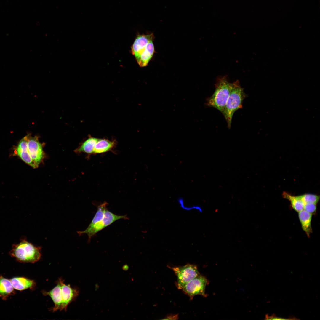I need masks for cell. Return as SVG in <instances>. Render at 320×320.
Listing matches in <instances>:
<instances>
[{
	"instance_id": "9c48e42d",
	"label": "cell",
	"mask_w": 320,
	"mask_h": 320,
	"mask_svg": "<svg viewBox=\"0 0 320 320\" xmlns=\"http://www.w3.org/2000/svg\"><path fill=\"white\" fill-rule=\"evenodd\" d=\"M28 136L29 135H27L20 141L14 152L25 163L33 168H37L32 160L28 151Z\"/></svg>"
},
{
	"instance_id": "7c38bea8",
	"label": "cell",
	"mask_w": 320,
	"mask_h": 320,
	"mask_svg": "<svg viewBox=\"0 0 320 320\" xmlns=\"http://www.w3.org/2000/svg\"><path fill=\"white\" fill-rule=\"evenodd\" d=\"M10 280L14 289L19 291L33 288L36 285L33 280L24 277H15Z\"/></svg>"
},
{
	"instance_id": "ac0fdd59",
	"label": "cell",
	"mask_w": 320,
	"mask_h": 320,
	"mask_svg": "<svg viewBox=\"0 0 320 320\" xmlns=\"http://www.w3.org/2000/svg\"><path fill=\"white\" fill-rule=\"evenodd\" d=\"M299 196L304 204L313 203L316 204L320 199L319 196L311 194H306Z\"/></svg>"
},
{
	"instance_id": "277c9868",
	"label": "cell",
	"mask_w": 320,
	"mask_h": 320,
	"mask_svg": "<svg viewBox=\"0 0 320 320\" xmlns=\"http://www.w3.org/2000/svg\"><path fill=\"white\" fill-rule=\"evenodd\" d=\"M172 268L177 276L176 285L179 289H181L189 281L200 275L197 266L194 265L188 264Z\"/></svg>"
},
{
	"instance_id": "44dd1931",
	"label": "cell",
	"mask_w": 320,
	"mask_h": 320,
	"mask_svg": "<svg viewBox=\"0 0 320 320\" xmlns=\"http://www.w3.org/2000/svg\"><path fill=\"white\" fill-rule=\"evenodd\" d=\"M166 318L163 319H177L178 318V315H171L167 316Z\"/></svg>"
},
{
	"instance_id": "d6986e66",
	"label": "cell",
	"mask_w": 320,
	"mask_h": 320,
	"mask_svg": "<svg viewBox=\"0 0 320 320\" xmlns=\"http://www.w3.org/2000/svg\"><path fill=\"white\" fill-rule=\"evenodd\" d=\"M316 208V204L313 203H306L304 204L303 209L312 214L315 213Z\"/></svg>"
},
{
	"instance_id": "ba28073f",
	"label": "cell",
	"mask_w": 320,
	"mask_h": 320,
	"mask_svg": "<svg viewBox=\"0 0 320 320\" xmlns=\"http://www.w3.org/2000/svg\"><path fill=\"white\" fill-rule=\"evenodd\" d=\"M153 33L144 35H138L131 47V52L137 59L144 50L148 43L151 40L154 39Z\"/></svg>"
},
{
	"instance_id": "3957f363",
	"label": "cell",
	"mask_w": 320,
	"mask_h": 320,
	"mask_svg": "<svg viewBox=\"0 0 320 320\" xmlns=\"http://www.w3.org/2000/svg\"><path fill=\"white\" fill-rule=\"evenodd\" d=\"M231 90L225 107L222 114L227 122L228 127L230 128L233 115L239 109L242 108L243 100L247 97L244 88L241 86L239 81L234 82Z\"/></svg>"
},
{
	"instance_id": "5bb4252c",
	"label": "cell",
	"mask_w": 320,
	"mask_h": 320,
	"mask_svg": "<svg viewBox=\"0 0 320 320\" xmlns=\"http://www.w3.org/2000/svg\"><path fill=\"white\" fill-rule=\"evenodd\" d=\"M312 215V214L304 209L298 212L299 218L302 228L308 237H310L312 232L311 226Z\"/></svg>"
},
{
	"instance_id": "e0dca14e",
	"label": "cell",
	"mask_w": 320,
	"mask_h": 320,
	"mask_svg": "<svg viewBox=\"0 0 320 320\" xmlns=\"http://www.w3.org/2000/svg\"><path fill=\"white\" fill-rule=\"evenodd\" d=\"M282 195L284 198L289 200L292 207L295 211L299 212L303 209L304 204L299 196H293L286 192H284Z\"/></svg>"
},
{
	"instance_id": "8fae6325",
	"label": "cell",
	"mask_w": 320,
	"mask_h": 320,
	"mask_svg": "<svg viewBox=\"0 0 320 320\" xmlns=\"http://www.w3.org/2000/svg\"><path fill=\"white\" fill-rule=\"evenodd\" d=\"M153 40L152 39L149 41L144 51L136 60L138 64L140 67L146 66L153 55L155 52Z\"/></svg>"
},
{
	"instance_id": "2e32d148",
	"label": "cell",
	"mask_w": 320,
	"mask_h": 320,
	"mask_svg": "<svg viewBox=\"0 0 320 320\" xmlns=\"http://www.w3.org/2000/svg\"><path fill=\"white\" fill-rule=\"evenodd\" d=\"M98 139L90 137L84 141L77 149L78 152H82L88 154L93 153L94 148Z\"/></svg>"
},
{
	"instance_id": "52a82bcc",
	"label": "cell",
	"mask_w": 320,
	"mask_h": 320,
	"mask_svg": "<svg viewBox=\"0 0 320 320\" xmlns=\"http://www.w3.org/2000/svg\"><path fill=\"white\" fill-rule=\"evenodd\" d=\"M58 280L61 287L62 299L61 311H66L68 305L78 296L79 291L78 289L71 287L69 284H65L62 279L60 278Z\"/></svg>"
},
{
	"instance_id": "7a4b0ae2",
	"label": "cell",
	"mask_w": 320,
	"mask_h": 320,
	"mask_svg": "<svg viewBox=\"0 0 320 320\" xmlns=\"http://www.w3.org/2000/svg\"><path fill=\"white\" fill-rule=\"evenodd\" d=\"M41 247L36 246L25 239L12 245L9 255L18 262L34 263L39 260L41 256Z\"/></svg>"
},
{
	"instance_id": "4fadbf2b",
	"label": "cell",
	"mask_w": 320,
	"mask_h": 320,
	"mask_svg": "<svg viewBox=\"0 0 320 320\" xmlns=\"http://www.w3.org/2000/svg\"><path fill=\"white\" fill-rule=\"evenodd\" d=\"M15 294L14 288L10 280L0 276V298L6 300Z\"/></svg>"
},
{
	"instance_id": "8992f818",
	"label": "cell",
	"mask_w": 320,
	"mask_h": 320,
	"mask_svg": "<svg viewBox=\"0 0 320 320\" xmlns=\"http://www.w3.org/2000/svg\"><path fill=\"white\" fill-rule=\"evenodd\" d=\"M28 148V153L37 168L44 157L43 145L40 142L37 137H32L29 135Z\"/></svg>"
},
{
	"instance_id": "6da1fadb",
	"label": "cell",
	"mask_w": 320,
	"mask_h": 320,
	"mask_svg": "<svg viewBox=\"0 0 320 320\" xmlns=\"http://www.w3.org/2000/svg\"><path fill=\"white\" fill-rule=\"evenodd\" d=\"M234 84V82H229L226 76L218 77L215 84V91L212 95L207 99L206 105L215 108L222 114Z\"/></svg>"
},
{
	"instance_id": "ffe728a7",
	"label": "cell",
	"mask_w": 320,
	"mask_h": 320,
	"mask_svg": "<svg viewBox=\"0 0 320 320\" xmlns=\"http://www.w3.org/2000/svg\"><path fill=\"white\" fill-rule=\"evenodd\" d=\"M265 319L266 320H287L291 319H287L284 318H282L281 317H277L275 316H268L266 315Z\"/></svg>"
},
{
	"instance_id": "5b68a950",
	"label": "cell",
	"mask_w": 320,
	"mask_h": 320,
	"mask_svg": "<svg viewBox=\"0 0 320 320\" xmlns=\"http://www.w3.org/2000/svg\"><path fill=\"white\" fill-rule=\"evenodd\" d=\"M208 283V281L205 277L199 275L189 281L181 289L189 296L190 300H192L196 295L206 297L205 289Z\"/></svg>"
},
{
	"instance_id": "30bf717a",
	"label": "cell",
	"mask_w": 320,
	"mask_h": 320,
	"mask_svg": "<svg viewBox=\"0 0 320 320\" xmlns=\"http://www.w3.org/2000/svg\"><path fill=\"white\" fill-rule=\"evenodd\" d=\"M42 294L44 295L49 296L54 304V306L51 309L53 312L58 310L61 311L62 305L61 284L58 281L57 285L52 290L49 291L43 290Z\"/></svg>"
},
{
	"instance_id": "9a60e30c",
	"label": "cell",
	"mask_w": 320,
	"mask_h": 320,
	"mask_svg": "<svg viewBox=\"0 0 320 320\" xmlns=\"http://www.w3.org/2000/svg\"><path fill=\"white\" fill-rule=\"evenodd\" d=\"M115 145L114 141H111L105 139H98L96 143L93 153L100 154L109 151L113 148Z\"/></svg>"
},
{
	"instance_id": "7402d4cb",
	"label": "cell",
	"mask_w": 320,
	"mask_h": 320,
	"mask_svg": "<svg viewBox=\"0 0 320 320\" xmlns=\"http://www.w3.org/2000/svg\"><path fill=\"white\" fill-rule=\"evenodd\" d=\"M122 268L123 270H127L129 269V266L128 265L125 264L123 266Z\"/></svg>"
}]
</instances>
